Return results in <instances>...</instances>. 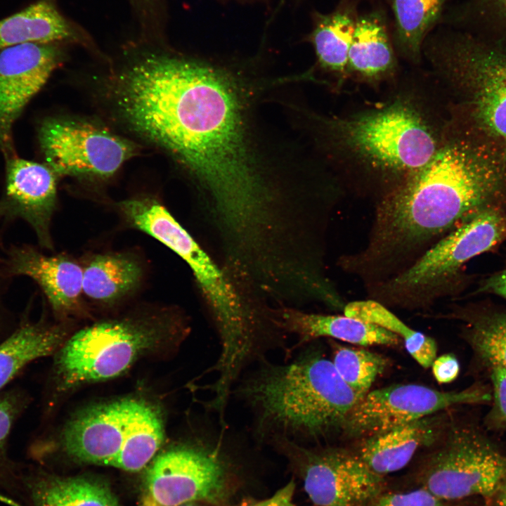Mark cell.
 I'll return each mask as SVG.
<instances>
[{
  "instance_id": "obj_1",
  "label": "cell",
  "mask_w": 506,
  "mask_h": 506,
  "mask_svg": "<svg viewBox=\"0 0 506 506\" xmlns=\"http://www.w3.org/2000/svg\"><path fill=\"white\" fill-rule=\"evenodd\" d=\"M238 84L219 66L171 58L142 84L134 122L140 137L190 175L224 245L255 250L283 233L294 209L292 190L257 138Z\"/></svg>"
},
{
  "instance_id": "obj_2",
  "label": "cell",
  "mask_w": 506,
  "mask_h": 506,
  "mask_svg": "<svg viewBox=\"0 0 506 506\" xmlns=\"http://www.w3.org/2000/svg\"><path fill=\"white\" fill-rule=\"evenodd\" d=\"M505 205L506 159L465 136L443 141L424 166L377 200L365 247L339 264L366 286L382 282L457 226Z\"/></svg>"
},
{
  "instance_id": "obj_3",
  "label": "cell",
  "mask_w": 506,
  "mask_h": 506,
  "mask_svg": "<svg viewBox=\"0 0 506 506\" xmlns=\"http://www.w3.org/2000/svg\"><path fill=\"white\" fill-rule=\"evenodd\" d=\"M236 392L254 410L257 432L283 439L342 429L360 401L332 361L315 349L285 364L264 363Z\"/></svg>"
},
{
  "instance_id": "obj_4",
  "label": "cell",
  "mask_w": 506,
  "mask_h": 506,
  "mask_svg": "<svg viewBox=\"0 0 506 506\" xmlns=\"http://www.w3.org/2000/svg\"><path fill=\"white\" fill-rule=\"evenodd\" d=\"M319 120L333 153L375 184L377 200L424 166L443 142L422 108L405 97L348 117Z\"/></svg>"
},
{
  "instance_id": "obj_5",
  "label": "cell",
  "mask_w": 506,
  "mask_h": 506,
  "mask_svg": "<svg viewBox=\"0 0 506 506\" xmlns=\"http://www.w3.org/2000/svg\"><path fill=\"white\" fill-rule=\"evenodd\" d=\"M118 207L129 224L162 242L190 267L208 305L221 348L236 351L255 338L259 312L213 259L157 200L129 199Z\"/></svg>"
},
{
  "instance_id": "obj_6",
  "label": "cell",
  "mask_w": 506,
  "mask_h": 506,
  "mask_svg": "<svg viewBox=\"0 0 506 506\" xmlns=\"http://www.w3.org/2000/svg\"><path fill=\"white\" fill-rule=\"evenodd\" d=\"M429 54L467 115L463 134L506 150V47L458 30L434 39Z\"/></svg>"
},
{
  "instance_id": "obj_7",
  "label": "cell",
  "mask_w": 506,
  "mask_h": 506,
  "mask_svg": "<svg viewBox=\"0 0 506 506\" xmlns=\"http://www.w3.org/2000/svg\"><path fill=\"white\" fill-rule=\"evenodd\" d=\"M181 327L169 317L150 316L103 321L79 330L54 353L48 408L70 389L124 373L143 355L177 337Z\"/></svg>"
},
{
  "instance_id": "obj_8",
  "label": "cell",
  "mask_w": 506,
  "mask_h": 506,
  "mask_svg": "<svg viewBox=\"0 0 506 506\" xmlns=\"http://www.w3.org/2000/svg\"><path fill=\"white\" fill-rule=\"evenodd\" d=\"M506 240V214L491 209L450 231L397 275L368 286L370 299L387 307L423 309L450 292L465 263Z\"/></svg>"
},
{
  "instance_id": "obj_9",
  "label": "cell",
  "mask_w": 506,
  "mask_h": 506,
  "mask_svg": "<svg viewBox=\"0 0 506 506\" xmlns=\"http://www.w3.org/2000/svg\"><path fill=\"white\" fill-rule=\"evenodd\" d=\"M419 472L421 486L446 501L493 497L506 474V457L471 424L450 421Z\"/></svg>"
},
{
  "instance_id": "obj_10",
  "label": "cell",
  "mask_w": 506,
  "mask_h": 506,
  "mask_svg": "<svg viewBox=\"0 0 506 506\" xmlns=\"http://www.w3.org/2000/svg\"><path fill=\"white\" fill-rule=\"evenodd\" d=\"M38 141L44 163L58 177L107 179L136 151L134 143L97 125L62 118L44 121Z\"/></svg>"
},
{
  "instance_id": "obj_11",
  "label": "cell",
  "mask_w": 506,
  "mask_h": 506,
  "mask_svg": "<svg viewBox=\"0 0 506 506\" xmlns=\"http://www.w3.org/2000/svg\"><path fill=\"white\" fill-rule=\"evenodd\" d=\"M491 401V391L478 384L460 391H441L417 384H392L370 391L353 406L342 429L349 436L363 439L453 406Z\"/></svg>"
},
{
  "instance_id": "obj_12",
  "label": "cell",
  "mask_w": 506,
  "mask_h": 506,
  "mask_svg": "<svg viewBox=\"0 0 506 506\" xmlns=\"http://www.w3.org/2000/svg\"><path fill=\"white\" fill-rule=\"evenodd\" d=\"M144 506L220 503L226 493L224 462L218 448L183 445L158 455L145 476Z\"/></svg>"
},
{
  "instance_id": "obj_13",
  "label": "cell",
  "mask_w": 506,
  "mask_h": 506,
  "mask_svg": "<svg viewBox=\"0 0 506 506\" xmlns=\"http://www.w3.org/2000/svg\"><path fill=\"white\" fill-rule=\"evenodd\" d=\"M152 403L124 398L93 406L67 422L53 443L79 461L110 466Z\"/></svg>"
},
{
  "instance_id": "obj_14",
  "label": "cell",
  "mask_w": 506,
  "mask_h": 506,
  "mask_svg": "<svg viewBox=\"0 0 506 506\" xmlns=\"http://www.w3.org/2000/svg\"><path fill=\"white\" fill-rule=\"evenodd\" d=\"M283 440L297 455L304 490L316 506H368L384 490V476L357 453L333 448L310 450Z\"/></svg>"
},
{
  "instance_id": "obj_15",
  "label": "cell",
  "mask_w": 506,
  "mask_h": 506,
  "mask_svg": "<svg viewBox=\"0 0 506 506\" xmlns=\"http://www.w3.org/2000/svg\"><path fill=\"white\" fill-rule=\"evenodd\" d=\"M61 58L56 44H23L0 50V152L5 160L17 155L15 122Z\"/></svg>"
},
{
  "instance_id": "obj_16",
  "label": "cell",
  "mask_w": 506,
  "mask_h": 506,
  "mask_svg": "<svg viewBox=\"0 0 506 506\" xmlns=\"http://www.w3.org/2000/svg\"><path fill=\"white\" fill-rule=\"evenodd\" d=\"M5 187L0 198V219L25 220L39 243L53 249L51 221L57 205L58 175L46 164L18 155L6 159Z\"/></svg>"
},
{
  "instance_id": "obj_17",
  "label": "cell",
  "mask_w": 506,
  "mask_h": 506,
  "mask_svg": "<svg viewBox=\"0 0 506 506\" xmlns=\"http://www.w3.org/2000/svg\"><path fill=\"white\" fill-rule=\"evenodd\" d=\"M7 256L12 275L35 281L56 316L63 317L79 307L83 269L77 263L63 254L45 255L28 245L11 247Z\"/></svg>"
},
{
  "instance_id": "obj_18",
  "label": "cell",
  "mask_w": 506,
  "mask_h": 506,
  "mask_svg": "<svg viewBox=\"0 0 506 506\" xmlns=\"http://www.w3.org/2000/svg\"><path fill=\"white\" fill-rule=\"evenodd\" d=\"M436 414L361 439L356 453L380 476L400 470L418 450L432 446L443 433L450 420L444 414Z\"/></svg>"
},
{
  "instance_id": "obj_19",
  "label": "cell",
  "mask_w": 506,
  "mask_h": 506,
  "mask_svg": "<svg viewBox=\"0 0 506 506\" xmlns=\"http://www.w3.org/2000/svg\"><path fill=\"white\" fill-rule=\"evenodd\" d=\"M273 325L298 338L296 346L319 337H331L359 346H398L401 337L377 325L345 315H325L287 306L271 310Z\"/></svg>"
},
{
  "instance_id": "obj_20",
  "label": "cell",
  "mask_w": 506,
  "mask_h": 506,
  "mask_svg": "<svg viewBox=\"0 0 506 506\" xmlns=\"http://www.w3.org/2000/svg\"><path fill=\"white\" fill-rule=\"evenodd\" d=\"M89 41L84 30L65 18L53 0H39L0 20V50L23 44L89 45Z\"/></svg>"
},
{
  "instance_id": "obj_21",
  "label": "cell",
  "mask_w": 506,
  "mask_h": 506,
  "mask_svg": "<svg viewBox=\"0 0 506 506\" xmlns=\"http://www.w3.org/2000/svg\"><path fill=\"white\" fill-rule=\"evenodd\" d=\"M67 335L63 325L30 320L27 311L15 329L0 342V391L29 364L54 354Z\"/></svg>"
},
{
  "instance_id": "obj_22",
  "label": "cell",
  "mask_w": 506,
  "mask_h": 506,
  "mask_svg": "<svg viewBox=\"0 0 506 506\" xmlns=\"http://www.w3.org/2000/svg\"><path fill=\"white\" fill-rule=\"evenodd\" d=\"M21 486L33 506H121L106 484L89 478L23 471Z\"/></svg>"
},
{
  "instance_id": "obj_23",
  "label": "cell",
  "mask_w": 506,
  "mask_h": 506,
  "mask_svg": "<svg viewBox=\"0 0 506 506\" xmlns=\"http://www.w3.org/2000/svg\"><path fill=\"white\" fill-rule=\"evenodd\" d=\"M395 58L385 27L377 15L356 21L347 63V74L377 82L391 75Z\"/></svg>"
},
{
  "instance_id": "obj_24",
  "label": "cell",
  "mask_w": 506,
  "mask_h": 506,
  "mask_svg": "<svg viewBox=\"0 0 506 506\" xmlns=\"http://www.w3.org/2000/svg\"><path fill=\"white\" fill-rule=\"evenodd\" d=\"M142 273L140 264L128 255L98 254L83 270V292L94 300L112 302L134 290Z\"/></svg>"
},
{
  "instance_id": "obj_25",
  "label": "cell",
  "mask_w": 506,
  "mask_h": 506,
  "mask_svg": "<svg viewBox=\"0 0 506 506\" xmlns=\"http://www.w3.org/2000/svg\"><path fill=\"white\" fill-rule=\"evenodd\" d=\"M342 312L397 335L403 339L409 354L424 368L431 367L436 358L437 344L432 337L410 328L387 306L373 299L346 303Z\"/></svg>"
},
{
  "instance_id": "obj_26",
  "label": "cell",
  "mask_w": 506,
  "mask_h": 506,
  "mask_svg": "<svg viewBox=\"0 0 506 506\" xmlns=\"http://www.w3.org/2000/svg\"><path fill=\"white\" fill-rule=\"evenodd\" d=\"M456 314V313H455ZM464 337L480 361L490 369L506 368V311H460Z\"/></svg>"
},
{
  "instance_id": "obj_27",
  "label": "cell",
  "mask_w": 506,
  "mask_h": 506,
  "mask_svg": "<svg viewBox=\"0 0 506 506\" xmlns=\"http://www.w3.org/2000/svg\"><path fill=\"white\" fill-rule=\"evenodd\" d=\"M356 21L347 13L337 11L320 18L311 41L320 66L339 79L347 75V63Z\"/></svg>"
},
{
  "instance_id": "obj_28",
  "label": "cell",
  "mask_w": 506,
  "mask_h": 506,
  "mask_svg": "<svg viewBox=\"0 0 506 506\" xmlns=\"http://www.w3.org/2000/svg\"><path fill=\"white\" fill-rule=\"evenodd\" d=\"M448 0H394L396 41L401 51L416 61L422 41L441 16Z\"/></svg>"
},
{
  "instance_id": "obj_29",
  "label": "cell",
  "mask_w": 506,
  "mask_h": 506,
  "mask_svg": "<svg viewBox=\"0 0 506 506\" xmlns=\"http://www.w3.org/2000/svg\"><path fill=\"white\" fill-rule=\"evenodd\" d=\"M453 18L460 30L506 47V0H467Z\"/></svg>"
},
{
  "instance_id": "obj_30",
  "label": "cell",
  "mask_w": 506,
  "mask_h": 506,
  "mask_svg": "<svg viewBox=\"0 0 506 506\" xmlns=\"http://www.w3.org/2000/svg\"><path fill=\"white\" fill-rule=\"evenodd\" d=\"M332 363L343 380L361 400L389 364L384 356L365 349L332 344Z\"/></svg>"
},
{
  "instance_id": "obj_31",
  "label": "cell",
  "mask_w": 506,
  "mask_h": 506,
  "mask_svg": "<svg viewBox=\"0 0 506 506\" xmlns=\"http://www.w3.org/2000/svg\"><path fill=\"white\" fill-rule=\"evenodd\" d=\"M32 398L22 388L0 391V484L8 488L21 487L23 471L8 455V441L16 422L28 408Z\"/></svg>"
},
{
  "instance_id": "obj_32",
  "label": "cell",
  "mask_w": 506,
  "mask_h": 506,
  "mask_svg": "<svg viewBox=\"0 0 506 506\" xmlns=\"http://www.w3.org/2000/svg\"><path fill=\"white\" fill-rule=\"evenodd\" d=\"M443 500L422 486L406 491L381 492L368 506H447Z\"/></svg>"
},
{
  "instance_id": "obj_33",
  "label": "cell",
  "mask_w": 506,
  "mask_h": 506,
  "mask_svg": "<svg viewBox=\"0 0 506 506\" xmlns=\"http://www.w3.org/2000/svg\"><path fill=\"white\" fill-rule=\"evenodd\" d=\"M493 404L485 423L493 430L506 429V368L490 369Z\"/></svg>"
},
{
  "instance_id": "obj_34",
  "label": "cell",
  "mask_w": 506,
  "mask_h": 506,
  "mask_svg": "<svg viewBox=\"0 0 506 506\" xmlns=\"http://www.w3.org/2000/svg\"><path fill=\"white\" fill-rule=\"evenodd\" d=\"M7 251L0 237V338L9 326L14 314L8 299L13 277L8 266Z\"/></svg>"
},
{
  "instance_id": "obj_35",
  "label": "cell",
  "mask_w": 506,
  "mask_h": 506,
  "mask_svg": "<svg viewBox=\"0 0 506 506\" xmlns=\"http://www.w3.org/2000/svg\"><path fill=\"white\" fill-rule=\"evenodd\" d=\"M431 367L434 378L440 384L453 382L460 372L459 362L452 353H446L436 357Z\"/></svg>"
},
{
  "instance_id": "obj_36",
  "label": "cell",
  "mask_w": 506,
  "mask_h": 506,
  "mask_svg": "<svg viewBox=\"0 0 506 506\" xmlns=\"http://www.w3.org/2000/svg\"><path fill=\"white\" fill-rule=\"evenodd\" d=\"M476 292L493 294L506 300V267L481 281Z\"/></svg>"
},
{
  "instance_id": "obj_37",
  "label": "cell",
  "mask_w": 506,
  "mask_h": 506,
  "mask_svg": "<svg viewBox=\"0 0 506 506\" xmlns=\"http://www.w3.org/2000/svg\"><path fill=\"white\" fill-rule=\"evenodd\" d=\"M295 484L290 481L271 497L246 506H297L293 502Z\"/></svg>"
},
{
  "instance_id": "obj_38",
  "label": "cell",
  "mask_w": 506,
  "mask_h": 506,
  "mask_svg": "<svg viewBox=\"0 0 506 506\" xmlns=\"http://www.w3.org/2000/svg\"><path fill=\"white\" fill-rule=\"evenodd\" d=\"M493 497L495 498L494 506H506V474Z\"/></svg>"
},
{
  "instance_id": "obj_39",
  "label": "cell",
  "mask_w": 506,
  "mask_h": 506,
  "mask_svg": "<svg viewBox=\"0 0 506 506\" xmlns=\"http://www.w3.org/2000/svg\"><path fill=\"white\" fill-rule=\"evenodd\" d=\"M135 4H140L143 6H152L160 0H131Z\"/></svg>"
},
{
  "instance_id": "obj_40",
  "label": "cell",
  "mask_w": 506,
  "mask_h": 506,
  "mask_svg": "<svg viewBox=\"0 0 506 506\" xmlns=\"http://www.w3.org/2000/svg\"><path fill=\"white\" fill-rule=\"evenodd\" d=\"M181 506H185V505H181ZM186 506H192V505H186Z\"/></svg>"
}]
</instances>
